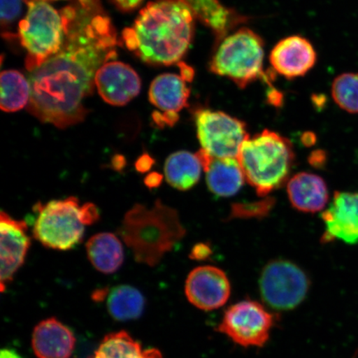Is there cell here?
Masks as SVG:
<instances>
[{"instance_id":"obj_1","label":"cell","mask_w":358,"mask_h":358,"mask_svg":"<svg viewBox=\"0 0 358 358\" xmlns=\"http://www.w3.org/2000/svg\"><path fill=\"white\" fill-rule=\"evenodd\" d=\"M66 36L59 51L31 71L28 110L40 122L60 129L82 122L84 101L97 71L116 57L117 38L100 0H77L64 10Z\"/></svg>"},{"instance_id":"obj_2","label":"cell","mask_w":358,"mask_h":358,"mask_svg":"<svg viewBox=\"0 0 358 358\" xmlns=\"http://www.w3.org/2000/svg\"><path fill=\"white\" fill-rule=\"evenodd\" d=\"M194 13L185 0H157L123 31V42L143 62L177 64L186 55L194 33Z\"/></svg>"},{"instance_id":"obj_3","label":"cell","mask_w":358,"mask_h":358,"mask_svg":"<svg viewBox=\"0 0 358 358\" xmlns=\"http://www.w3.org/2000/svg\"><path fill=\"white\" fill-rule=\"evenodd\" d=\"M118 235L138 263L154 267L186 235L176 209L158 199L151 208L134 205L125 213Z\"/></svg>"},{"instance_id":"obj_4","label":"cell","mask_w":358,"mask_h":358,"mask_svg":"<svg viewBox=\"0 0 358 358\" xmlns=\"http://www.w3.org/2000/svg\"><path fill=\"white\" fill-rule=\"evenodd\" d=\"M237 159L245 180L259 196H265L287 181L294 152L287 138L265 129L244 142Z\"/></svg>"},{"instance_id":"obj_5","label":"cell","mask_w":358,"mask_h":358,"mask_svg":"<svg viewBox=\"0 0 358 358\" xmlns=\"http://www.w3.org/2000/svg\"><path fill=\"white\" fill-rule=\"evenodd\" d=\"M37 218L33 235L45 248L69 250L82 243L85 227L100 219L95 204H80L76 196L34 205Z\"/></svg>"},{"instance_id":"obj_6","label":"cell","mask_w":358,"mask_h":358,"mask_svg":"<svg viewBox=\"0 0 358 358\" xmlns=\"http://www.w3.org/2000/svg\"><path fill=\"white\" fill-rule=\"evenodd\" d=\"M26 3L28 12L20 22L17 34L31 73L60 50L66 36V17L62 10H56L44 0H26Z\"/></svg>"},{"instance_id":"obj_7","label":"cell","mask_w":358,"mask_h":358,"mask_svg":"<svg viewBox=\"0 0 358 358\" xmlns=\"http://www.w3.org/2000/svg\"><path fill=\"white\" fill-rule=\"evenodd\" d=\"M264 43L252 29L243 28L224 38L210 62L213 73L244 88L266 76L263 71Z\"/></svg>"},{"instance_id":"obj_8","label":"cell","mask_w":358,"mask_h":358,"mask_svg":"<svg viewBox=\"0 0 358 358\" xmlns=\"http://www.w3.org/2000/svg\"><path fill=\"white\" fill-rule=\"evenodd\" d=\"M201 150L215 159H237L250 137L241 120L222 111L200 110L195 117Z\"/></svg>"},{"instance_id":"obj_9","label":"cell","mask_w":358,"mask_h":358,"mask_svg":"<svg viewBox=\"0 0 358 358\" xmlns=\"http://www.w3.org/2000/svg\"><path fill=\"white\" fill-rule=\"evenodd\" d=\"M310 280L301 268L285 259L267 264L259 277L263 301L275 310L287 311L301 304L310 289Z\"/></svg>"},{"instance_id":"obj_10","label":"cell","mask_w":358,"mask_h":358,"mask_svg":"<svg viewBox=\"0 0 358 358\" xmlns=\"http://www.w3.org/2000/svg\"><path fill=\"white\" fill-rule=\"evenodd\" d=\"M274 324V317L261 303L244 301L224 313L217 331L245 348L265 345Z\"/></svg>"},{"instance_id":"obj_11","label":"cell","mask_w":358,"mask_h":358,"mask_svg":"<svg viewBox=\"0 0 358 358\" xmlns=\"http://www.w3.org/2000/svg\"><path fill=\"white\" fill-rule=\"evenodd\" d=\"M185 294L192 306L205 311L221 308L230 298L231 284L217 267H196L186 280Z\"/></svg>"},{"instance_id":"obj_12","label":"cell","mask_w":358,"mask_h":358,"mask_svg":"<svg viewBox=\"0 0 358 358\" xmlns=\"http://www.w3.org/2000/svg\"><path fill=\"white\" fill-rule=\"evenodd\" d=\"M1 234V292L11 283L17 271L24 265L31 245L28 224L17 220L6 212L0 214Z\"/></svg>"},{"instance_id":"obj_13","label":"cell","mask_w":358,"mask_h":358,"mask_svg":"<svg viewBox=\"0 0 358 358\" xmlns=\"http://www.w3.org/2000/svg\"><path fill=\"white\" fill-rule=\"evenodd\" d=\"M189 82L182 73H165L153 80L149 95L150 102L159 111L154 115L157 124L173 125L178 122V113L187 106L190 96Z\"/></svg>"},{"instance_id":"obj_14","label":"cell","mask_w":358,"mask_h":358,"mask_svg":"<svg viewBox=\"0 0 358 358\" xmlns=\"http://www.w3.org/2000/svg\"><path fill=\"white\" fill-rule=\"evenodd\" d=\"M322 218L325 224L324 243L339 240L349 245L358 243V192H336Z\"/></svg>"},{"instance_id":"obj_15","label":"cell","mask_w":358,"mask_h":358,"mask_svg":"<svg viewBox=\"0 0 358 358\" xmlns=\"http://www.w3.org/2000/svg\"><path fill=\"white\" fill-rule=\"evenodd\" d=\"M95 85L103 100L111 106H122L138 95L141 80L131 66L110 61L97 71Z\"/></svg>"},{"instance_id":"obj_16","label":"cell","mask_w":358,"mask_h":358,"mask_svg":"<svg viewBox=\"0 0 358 358\" xmlns=\"http://www.w3.org/2000/svg\"><path fill=\"white\" fill-rule=\"evenodd\" d=\"M316 60L313 45L301 36H291L281 40L270 55L273 69L288 79L306 75L315 66Z\"/></svg>"},{"instance_id":"obj_17","label":"cell","mask_w":358,"mask_h":358,"mask_svg":"<svg viewBox=\"0 0 358 358\" xmlns=\"http://www.w3.org/2000/svg\"><path fill=\"white\" fill-rule=\"evenodd\" d=\"M75 346L73 331L55 317L43 320L35 327L32 348L38 358H70Z\"/></svg>"},{"instance_id":"obj_18","label":"cell","mask_w":358,"mask_h":358,"mask_svg":"<svg viewBox=\"0 0 358 358\" xmlns=\"http://www.w3.org/2000/svg\"><path fill=\"white\" fill-rule=\"evenodd\" d=\"M207 173L208 189L219 196H234L244 185L245 176L237 159H215L204 151L198 152Z\"/></svg>"},{"instance_id":"obj_19","label":"cell","mask_w":358,"mask_h":358,"mask_svg":"<svg viewBox=\"0 0 358 358\" xmlns=\"http://www.w3.org/2000/svg\"><path fill=\"white\" fill-rule=\"evenodd\" d=\"M287 192L291 204L303 213H319L329 199L324 179L310 173L295 174L288 182Z\"/></svg>"},{"instance_id":"obj_20","label":"cell","mask_w":358,"mask_h":358,"mask_svg":"<svg viewBox=\"0 0 358 358\" xmlns=\"http://www.w3.org/2000/svg\"><path fill=\"white\" fill-rule=\"evenodd\" d=\"M87 254L92 265L103 274H113L124 262L122 241L110 232L92 236L87 243Z\"/></svg>"},{"instance_id":"obj_21","label":"cell","mask_w":358,"mask_h":358,"mask_svg":"<svg viewBox=\"0 0 358 358\" xmlns=\"http://www.w3.org/2000/svg\"><path fill=\"white\" fill-rule=\"evenodd\" d=\"M203 164L199 153L178 151L168 157L164 164V176L170 186L187 191L199 181Z\"/></svg>"},{"instance_id":"obj_22","label":"cell","mask_w":358,"mask_h":358,"mask_svg":"<svg viewBox=\"0 0 358 358\" xmlns=\"http://www.w3.org/2000/svg\"><path fill=\"white\" fill-rule=\"evenodd\" d=\"M90 358H163V356L156 348L143 350L141 343L131 334L119 331L106 335Z\"/></svg>"},{"instance_id":"obj_23","label":"cell","mask_w":358,"mask_h":358,"mask_svg":"<svg viewBox=\"0 0 358 358\" xmlns=\"http://www.w3.org/2000/svg\"><path fill=\"white\" fill-rule=\"evenodd\" d=\"M107 310L114 320L125 322L138 319L144 313L145 299L140 290L133 286H115L107 298Z\"/></svg>"},{"instance_id":"obj_24","label":"cell","mask_w":358,"mask_h":358,"mask_svg":"<svg viewBox=\"0 0 358 358\" xmlns=\"http://www.w3.org/2000/svg\"><path fill=\"white\" fill-rule=\"evenodd\" d=\"M30 97V83L24 75L16 70L2 71L0 106L3 111L11 113L24 108Z\"/></svg>"},{"instance_id":"obj_25","label":"cell","mask_w":358,"mask_h":358,"mask_svg":"<svg viewBox=\"0 0 358 358\" xmlns=\"http://www.w3.org/2000/svg\"><path fill=\"white\" fill-rule=\"evenodd\" d=\"M332 96L340 108L348 113H358V74L343 73L336 78Z\"/></svg>"},{"instance_id":"obj_26","label":"cell","mask_w":358,"mask_h":358,"mask_svg":"<svg viewBox=\"0 0 358 358\" xmlns=\"http://www.w3.org/2000/svg\"><path fill=\"white\" fill-rule=\"evenodd\" d=\"M273 200L268 199L253 203L234 205L231 210V217H256L266 216L270 212Z\"/></svg>"},{"instance_id":"obj_27","label":"cell","mask_w":358,"mask_h":358,"mask_svg":"<svg viewBox=\"0 0 358 358\" xmlns=\"http://www.w3.org/2000/svg\"><path fill=\"white\" fill-rule=\"evenodd\" d=\"M24 0H1V22L7 26L20 15Z\"/></svg>"},{"instance_id":"obj_28","label":"cell","mask_w":358,"mask_h":358,"mask_svg":"<svg viewBox=\"0 0 358 358\" xmlns=\"http://www.w3.org/2000/svg\"><path fill=\"white\" fill-rule=\"evenodd\" d=\"M212 250L205 244H199L192 250L190 257L194 259H205L211 255Z\"/></svg>"},{"instance_id":"obj_29","label":"cell","mask_w":358,"mask_h":358,"mask_svg":"<svg viewBox=\"0 0 358 358\" xmlns=\"http://www.w3.org/2000/svg\"><path fill=\"white\" fill-rule=\"evenodd\" d=\"M154 164V159L150 155H143L140 159L137 160L136 168L137 171L145 173L149 171L152 165Z\"/></svg>"},{"instance_id":"obj_30","label":"cell","mask_w":358,"mask_h":358,"mask_svg":"<svg viewBox=\"0 0 358 358\" xmlns=\"http://www.w3.org/2000/svg\"><path fill=\"white\" fill-rule=\"evenodd\" d=\"M162 181L163 176H161L159 173L154 172L148 174L145 179V185L149 187V189H155V187H159Z\"/></svg>"},{"instance_id":"obj_31","label":"cell","mask_w":358,"mask_h":358,"mask_svg":"<svg viewBox=\"0 0 358 358\" xmlns=\"http://www.w3.org/2000/svg\"><path fill=\"white\" fill-rule=\"evenodd\" d=\"M114 1L120 10L129 11L140 6L143 0H114Z\"/></svg>"},{"instance_id":"obj_32","label":"cell","mask_w":358,"mask_h":358,"mask_svg":"<svg viewBox=\"0 0 358 358\" xmlns=\"http://www.w3.org/2000/svg\"><path fill=\"white\" fill-rule=\"evenodd\" d=\"M0 358H24L19 352L13 350L11 348H3L2 349L1 353H0Z\"/></svg>"}]
</instances>
